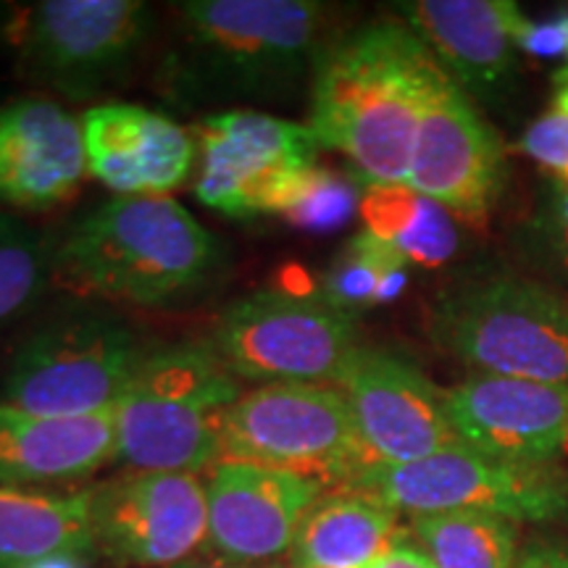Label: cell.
I'll use <instances>...</instances> for the list:
<instances>
[{
  "label": "cell",
  "instance_id": "obj_1",
  "mask_svg": "<svg viewBox=\"0 0 568 568\" xmlns=\"http://www.w3.org/2000/svg\"><path fill=\"white\" fill-rule=\"evenodd\" d=\"M443 77L406 21H368L318 55L308 126L368 187L408 184L418 124Z\"/></svg>",
  "mask_w": 568,
  "mask_h": 568
},
{
  "label": "cell",
  "instance_id": "obj_2",
  "mask_svg": "<svg viewBox=\"0 0 568 568\" xmlns=\"http://www.w3.org/2000/svg\"><path fill=\"white\" fill-rule=\"evenodd\" d=\"M174 9L163 82L184 105L290 101L303 82L311 88L332 40V11L316 0H187Z\"/></svg>",
  "mask_w": 568,
  "mask_h": 568
},
{
  "label": "cell",
  "instance_id": "obj_3",
  "mask_svg": "<svg viewBox=\"0 0 568 568\" xmlns=\"http://www.w3.org/2000/svg\"><path fill=\"white\" fill-rule=\"evenodd\" d=\"M222 266V240L172 197H113L53 247V276L71 293L140 308L203 293Z\"/></svg>",
  "mask_w": 568,
  "mask_h": 568
},
{
  "label": "cell",
  "instance_id": "obj_4",
  "mask_svg": "<svg viewBox=\"0 0 568 568\" xmlns=\"http://www.w3.org/2000/svg\"><path fill=\"white\" fill-rule=\"evenodd\" d=\"M240 395L243 382L211 339L148 347L113 408V464L130 471H211L224 458V414Z\"/></svg>",
  "mask_w": 568,
  "mask_h": 568
},
{
  "label": "cell",
  "instance_id": "obj_5",
  "mask_svg": "<svg viewBox=\"0 0 568 568\" xmlns=\"http://www.w3.org/2000/svg\"><path fill=\"white\" fill-rule=\"evenodd\" d=\"M429 335L479 374L568 387V303L510 272L460 280L432 305Z\"/></svg>",
  "mask_w": 568,
  "mask_h": 568
},
{
  "label": "cell",
  "instance_id": "obj_6",
  "mask_svg": "<svg viewBox=\"0 0 568 568\" xmlns=\"http://www.w3.org/2000/svg\"><path fill=\"white\" fill-rule=\"evenodd\" d=\"M151 32L153 11L140 0H38L0 11V42L19 69L71 101L116 82Z\"/></svg>",
  "mask_w": 568,
  "mask_h": 568
},
{
  "label": "cell",
  "instance_id": "obj_7",
  "mask_svg": "<svg viewBox=\"0 0 568 568\" xmlns=\"http://www.w3.org/2000/svg\"><path fill=\"white\" fill-rule=\"evenodd\" d=\"M343 487L382 500L397 514L477 510L510 521L568 518V471L556 464H516L453 445L410 464H372Z\"/></svg>",
  "mask_w": 568,
  "mask_h": 568
},
{
  "label": "cell",
  "instance_id": "obj_8",
  "mask_svg": "<svg viewBox=\"0 0 568 568\" xmlns=\"http://www.w3.org/2000/svg\"><path fill=\"white\" fill-rule=\"evenodd\" d=\"M211 345L240 382L326 385L358 347L355 316L322 287H266L234 301L216 318Z\"/></svg>",
  "mask_w": 568,
  "mask_h": 568
},
{
  "label": "cell",
  "instance_id": "obj_9",
  "mask_svg": "<svg viewBox=\"0 0 568 568\" xmlns=\"http://www.w3.org/2000/svg\"><path fill=\"white\" fill-rule=\"evenodd\" d=\"M148 347L130 326L103 314L45 324L19 345L0 385V403L53 418L116 408Z\"/></svg>",
  "mask_w": 568,
  "mask_h": 568
},
{
  "label": "cell",
  "instance_id": "obj_10",
  "mask_svg": "<svg viewBox=\"0 0 568 568\" xmlns=\"http://www.w3.org/2000/svg\"><path fill=\"white\" fill-rule=\"evenodd\" d=\"M195 195L232 219L282 216L318 169L322 142L308 124L258 109H226L197 124Z\"/></svg>",
  "mask_w": 568,
  "mask_h": 568
},
{
  "label": "cell",
  "instance_id": "obj_11",
  "mask_svg": "<svg viewBox=\"0 0 568 568\" xmlns=\"http://www.w3.org/2000/svg\"><path fill=\"white\" fill-rule=\"evenodd\" d=\"M222 450L224 458L339 487L368 466L351 408L329 385H261L243 393L224 414Z\"/></svg>",
  "mask_w": 568,
  "mask_h": 568
},
{
  "label": "cell",
  "instance_id": "obj_12",
  "mask_svg": "<svg viewBox=\"0 0 568 568\" xmlns=\"http://www.w3.org/2000/svg\"><path fill=\"white\" fill-rule=\"evenodd\" d=\"M95 550L126 566L169 568L209 542V495L197 474L126 471L90 487Z\"/></svg>",
  "mask_w": 568,
  "mask_h": 568
},
{
  "label": "cell",
  "instance_id": "obj_13",
  "mask_svg": "<svg viewBox=\"0 0 568 568\" xmlns=\"http://www.w3.org/2000/svg\"><path fill=\"white\" fill-rule=\"evenodd\" d=\"M351 408L372 464H410L460 445L445 393L416 364L385 347L358 345L332 382Z\"/></svg>",
  "mask_w": 568,
  "mask_h": 568
},
{
  "label": "cell",
  "instance_id": "obj_14",
  "mask_svg": "<svg viewBox=\"0 0 568 568\" xmlns=\"http://www.w3.org/2000/svg\"><path fill=\"white\" fill-rule=\"evenodd\" d=\"M503 174L500 138L479 116L471 95L445 74L418 124L408 187L443 205L450 216L485 224L500 197Z\"/></svg>",
  "mask_w": 568,
  "mask_h": 568
},
{
  "label": "cell",
  "instance_id": "obj_15",
  "mask_svg": "<svg viewBox=\"0 0 568 568\" xmlns=\"http://www.w3.org/2000/svg\"><path fill=\"white\" fill-rule=\"evenodd\" d=\"M326 485L282 468L224 458L209 471V545L237 564L261 566L293 550L305 514Z\"/></svg>",
  "mask_w": 568,
  "mask_h": 568
},
{
  "label": "cell",
  "instance_id": "obj_16",
  "mask_svg": "<svg viewBox=\"0 0 568 568\" xmlns=\"http://www.w3.org/2000/svg\"><path fill=\"white\" fill-rule=\"evenodd\" d=\"M458 443L516 464H556L568 453V387L474 374L445 393Z\"/></svg>",
  "mask_w": 568,
  "mask_h": 568
},
{
  "label": "cell",
  "instance_id": "obj_17",
  "mask_svg": "<svg viewBox=\"0 0 568 568\" xmlns=\"http://www.w3.org/2000/svg\"><path fill=\"white\" fill-rule=\"evenodd\" d=\"M80 122L88 176L116 197H166L193 174V134L166 113L134 103H103L84 111Z\"/></svg>",
  "mask_w": 568,
  "mask_h": 568
},
{
  "label": "cell",
  "instance_id": "obj_18",
  "mask_svg": "<svg viewBox=\"0 0 568 568\" xmlns=\"http://www.w3.org/2000/svg\"><path fill=\"white\" fill-rule=\"evenodd\" d=\"M397 13L460 90L497 98L516 69L524 17L510 0H414Z\"/></svg>",
  "mask_w": 568,
  "mask_h": 568
},
{
  "label": "cell",
  "instance_id": "obj_19",
  "mask_svg": "<svg viewBox=\"0 0 568 568\" xmlns=\"http://www.w3.org/2000/svg\"><path fill=\"white\" fill-rule=\"evenodd\" d=\"M88 176L82 122L48 98L0 105V203L48 211Z\"/></svg>",
  "mask_w": 568,
  "mask_h": 568
},
{
  "label": "cell",
  "instance_id": "obj_20",
  "mask_svg": "<svg viewBox=\"0 0 568 568\" xmlns=\"http://www.w3.org/2000/svg\"><path fill=\"white\" fill-rule=\"evenodd\" d=\"M113 410L53 418L0 403V485L40 487L90 477L113 464Z\"/></svg>",
  "mask_w": 568,
  "mask_h": 568
},
{
  "label": "cell",
  "instance_id": "obj_21",
  "mask_svg": "<svg viewBox=\"0 0 568 568\" xmlns=\"http://www.w3.org/2000/svg\"><path fill=\"white\" fill-rule=\"evenodd\" d=\"M92 550L90 489L61 493L0 485V568L84 558Z\"/></svg>",
  "mask_w": 568,
  "mask_h": 568
},
{
  "label": "cell",
  "instance_id": "obj_22",
  "mask_svg": "<svg viewBox=\"0 0 568 568\" xmlns=\"http://www.w3.org/2000/svg\"><path fill=\"white\" fill-rule=\"evenodd\" d=\"M397 510L358 489L324 493L293 542L295 568H364L403 537Z\"/></svg>",
  "mask_w": 568,
  "mask_h": 568
},
{
  "label": "cell",
  "instance_id": "obj_23",
  "mask_svg": "<svg viewBox=\"0 0 568 568\" xmlns=\"http://www.w3.org/2000/svg\"><path fill=\"white\" fill-rule=\"evenodd\" d=\"M358 211L366 232L393 245L410 266H443L458 251V230L450 213L408 184L368 187Z\"/></svg>",
  "mask_w": 568,
  "mask_h": 568
},
{
  "label": "cell",
  "instance_id": "obj_24",
  "mask_svg": "<svg viewBox=\"0 0 568 568\" xmlns=\"http://www.w3.org/2000/svg\"><path fill=\"white\" fill-rule=\"evenodd\" d=\"M418 545L437 568H516V527L510 518L453 510L414 516Z\"/></svg>",
  "mask_w": 568,
  "mask_h": 568
},
{
  "label": "cell",
  "instance_id": "obj_25",
  "mask_svg": "<svg viewBox=\"0 0 568 568\" xmlns=\"http://www.w3.org/2000/svg\"><path fill=\"white\" fill-rule=\"evenodd\" d=\"M408 268L410 264L393 245L364 230L332 261L322 293L358 318L368 308L397 301L408 284Z\"/></svg>",
  "mask_w": 568,
  "mask_h": 568
},
{
  "label": "cell",
  "instance_id": "obj_26",
  "mask_svg": "<svg viewBox=\"0 0 568 568\" xmlns=\"http://www.w3.org/2000/svg\"><path fill=\"white\" fill-rule=\"evenodd\" d=\"M51 274L53 247L30 224L0 211V329L32 308Z\"/></svg>",
  "mask_w": 568,
  "mask_h": 568
},
{
  "label": "cell",
  "instance_id": "obj_27",
  "mask_svg": "<svg viewBox=\"0 0 568 568\" xmlns=\"http://www.w3.org/2000/svg\"><path fill=\"white\" fill-rule=\"evenodd\" d=\"M358 203V187L351 176L335 174L329 169L318 166L314 174L303 184V190L282 213L290 226H297L303 232H335L353 219Z\"/></svg>",
  "mask_w": 568,
  "mask_h": 568
},
{
  "label": "cell",
  "instance_id": "obj_28",
  "mask_svg": "<svg viewBox=\"0 0 568 568\" xmlns=\"http://www.w3.org/2000/svg\"><path fill=\"white\" fill-rule=\"evenodd\" d=\"M524 247L537 268H542L550 280L568 284V184L560 180L545 182L542 195L527 230Z\"/></svg>",
  "mask_w": 568,
  "mask_h": 568
},
{
  "label": "cell",
  "instance_id": "obj_29",
  "mask_svg": "<svg viewBox=\"0 0 568 568\" xmlns=\"http://www.w3.org/2000/svg\"><path fill=\"white\" fill-rule=\"evenodd\" d=\"M518 148L537 161L550 180L568 184V113L550 111L539 116L518 140Z\"/></svg>",
  "mask_w": 568,
  "mask_h": 568
},
{
  "label": "cell",
  "instance_id": "obj_30",
  "mask_svg": "<svg viewBox=\"0 0 568 568\" xmlns=\"http://www.w3.org/2000/svg\"><path fill=\"white\" fill-rule=\"evenodd\" d=\"M518 51L537 55V59H558V55H568L564 30L560 21L552 17L545 24H535V21H524L521 32H518Z\"/></svg>",
  "mask_w": 568,
  "mask_h": 568
},
{
  "label": "cell",
  "instance_id": "obj_31",
  "mask_svg": "<svg viewBox=\"0 0 568 568\" xmlns=\"http://www.w3.org/2000/svg\"><path fill=\"white\" fill-rule=\"evenodd\" d=\"M364 568H437V566L422 545L408 542L406 535H403L395 545H389L379 558H374L372 564Z\"/></svg>",
  "mask_w": 568,
  "mask_h": 568
},
{
  "label": "cell",
  "instance_id": "obj_32",
  "mask_svg": "<svg viewBox=\"0 0 568 568\" xmlns=\"http://www.w3.org/2000/svg\"><path fill=\"white\" fill-rule=\"evenodd\" d=\"M516 568H568V542L560 539H531L518 556Z\"/></svg>",
  "mask_w": 568,
  "mask_h": 568
},
{
  "label": "cell",
  "instance_id": "obj_33",
  "mask_svg": "<svg viewBox=\"0 0 568 568\" xmlns=\"http://www.w3.org/2000/svg\"><path fill=\"white\" fill-rule=\"evenodd\" d=\"M169 568H276V566H251V564H237V560H226V558H187L182 564H174Z\"/></svg>",
  "mask_w": 568,
  "mask_h": 568
},
{
  "label": "cell",
  "instance_id": "obj_34",
  "mask_svg": "<svg viewBox=\"0 0 568 568\" xmlns=\"http://www.w3.org/2000/svg\"><path fill=\"white\" fill-rule=\"evenodd\" d=\"M552 84H556V98H552V103H556V111L568 113V63L564 69L556 71V77H552Z\"/></svg>",
  "mask_w": 568,
  "mask_h": 568
},
{
  "label": "cell",
  "instance_id": "obj_35",
  "mask_svg": "<svg viewBox=\"0 0 568 568\" xmlns=\"http://www.w3.org/2000/svg\"><path fill=\"white\" fill-rule=\"evenodd\" d=\"M30 568H88V566L82 564V558H53V560H45V564H38Z\"/></svg>",
  "mask_w": 568,
  "mask_h": 568
},
{
  "label": "cell",
  "instance_id": "obj_36",
  "mask_svg": "<svg viewBox=\"0 0 568 568\" xmlns=\"http://www.w3.org/2000/svg\"><path fill=\"white\" fill-rule=\"evenodd\" d=\"M556 19L560 21V30H564V38H566V48H568V11H558Z\"/></svg>",
  "mask_w": 568,
  "mask_h": 568
}]
</instances>
